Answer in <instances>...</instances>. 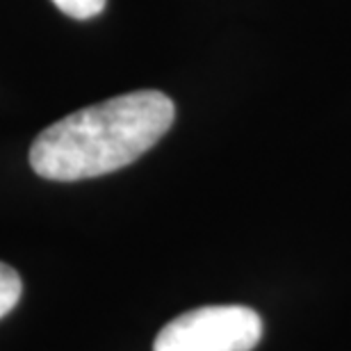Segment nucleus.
Listing matches in <instances>:
<instances>
[{
  "mask_svg": "<svg viewBox=\"0 0 351 351\" xmlns=\"http://www.w3.org/2000/svg\"><path fill=\"white\" fill-rule=\"evenodd\" d=\"M21 292H23V283H21L19 271L0 263V319L14 311V306L21 301Z\"/></svg>",
  "mask_w": 351,
  "mask_h": 351,
  "instance_id": "3",
  "label": "nucleus"
},
{
  "mask_svg": "<svg viewBox=\"0 0 351 351\" xmlns=\"http://www.w3.org/2000/svg\"><path fill=\"white\" fill-rule=\"evenodd\" d=\"M263 319L249 306H203L162 326L153 351H254Z\"/></svg>",
  "mask_w": 351,
  "mask_h": 351,
  "instance_id": "2",
  "label": "nucleus"
},
{
  "mask_svg": "<svg viewBox=\"0 0 351 351\" xmlns=\"http://www.w3.org/2000/svg\"><path fill=\"white\" fill-rule=\"evenodd\" d=\"M105 3H108V0H53V5L58 7L60 12H64L66 16L78 19V21L98 16V14L105 10Z\"/></svg>",
  "mask_w": 351,
  "mask_h": 351,
  "instance_id": "4",
  "label": "nucleus"
},
{
  "mask_svg": "<svg viewBox=\"0 0 351 351\" xmlns=\"http://www.w3.org/2000/svg\"><path fill=\"white\" fill-rule=\"evenodd\" d=\"M173 119V101L162 91L121 94L48 125L32 142L30 167L41 178L58 182L119 171L151 151Z\"/></svg>",
  "mask_w": 351,
  "mask_h": 351,
  "instance_id": "1",
  "label": "nucleus"
}]
</instances>
